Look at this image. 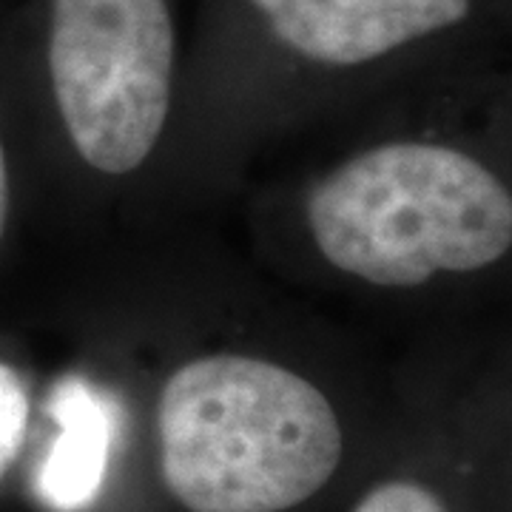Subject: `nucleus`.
<instances>
[{
  "label": "nucleus",
  "mask_w": 512,
  "mask_h": 512,
  "mask_svg": "<svg viewBox=\"0 0 512 512\" xmlns=\"http://www.w3.org/2000/svg\"><path fill=\"white\" fill-rule=\"evenodd\" d=\"M157 473L185 512H293L345 461V421L308 373L254 350H205L165 373Z\"/></svg>",
  "instance_id": "nucleus-1"
},
{
  "label": "nucleus",
  "mask_w": 512,
  "mask_h": 512,
  "mask_svg": "<svg viewBox=\"0 0 512 512\" xmlns=\"http://www.w3.org/2000/svg\"><path fill=\"white\" fill-rule=\"evenodd\" d=\"M302 222L330 271L379 291H419L510 256L512 191L473 148L393 137L319 174Z\"/></svg>",
  "instance_id": "nucleus-2"
},
{
  "label": "nucleus",
  "mask_w": 512,
  "mask_h": 512,
  "mask_svg": "<svg viewBox=\"0 0 512 512\" xmlns=\"http://www.w3.org/2000/svg\"><path fill=\"white\" fill-rule=\"evenodd\" d=\"M46 72L72 154L100 177L137 174L163 140L177 86L168 0H49Z\"/></svg>",
  "instance_id": "nucleus-3"
},
{
  "label": "nucleus",
  "mask_w": 512,
  "mask_h": 512,
  "mask_svg": "<svg viewBox=\"0 0 512 512\" xmlns=\"http://www.w3.org/2000/svg\"><path fill=\"white\" fill-rule=\"evenodd\" d=\"M293 57L348 72L447 35L476 15V0H248Z\"/></svg>",
  "instance_id": "nucleus-4"
},
{
  "label": "nucleus",
  "mask_w": 512,
  "mask_h": 512,
  "mask_svg": "<svg viewBox=\"0 0 512 512\" xmlns=\"http://www.w3.org/2000/svg\"><path fill=\"white\" fill-rule=\"evenodd\" d=\"M60 436L43 467V493L60 510L83 507L100 487L109 456V427L103 413L83 399L57 404Z\"/></svg>",
  "instance_id": "nucleus-5"
},
{
  "label": "nucleus",
  "mask_w": 512,
  "mask_h": 512,
  "mask_svg": "<svg viewBox=\"0 0 512 512\" xmlns=\"http://www.w3.org/2000/svg\"><path fill=\"white\" fill-rule=\"evenodd\" d=\"M350 512H456L439 487L419 476H387L367 487Z\"/></svg>",
  "instance_id": "nucleus-6"
},
{
  "label": "nucleus",
  "mask_w": 512,
  "mask_h": 512,
  "mask_svg": "<svg viewBox=\"0 0 512 512\" xmlns=\"http://www.w3.org/2000/svg\"><path fill=\"white\" fill-rule=\"evenodd\" d=\"M29 421V393L23 376L12 365L0 362V478L18 458Z\"/></svg>",
  "instance_id": "nucleus-7"
},
{
  "label": "nucleus",
  "mask_w": 512,
  "mask_h": 512,
  "mask_svg": "<svg viewBox=\"0 0 512 512\" xmlns=\"http://www.w3.org/2000/svg\"><path fill=\"white\" fill-rule=\"evenodd\" d=\"M9 208H12V180H9V160H6V148H3V140H0V242H3V237H6Z\"/></svg>",
  "instance_id": "nucleus-8"
}]
</instances>
